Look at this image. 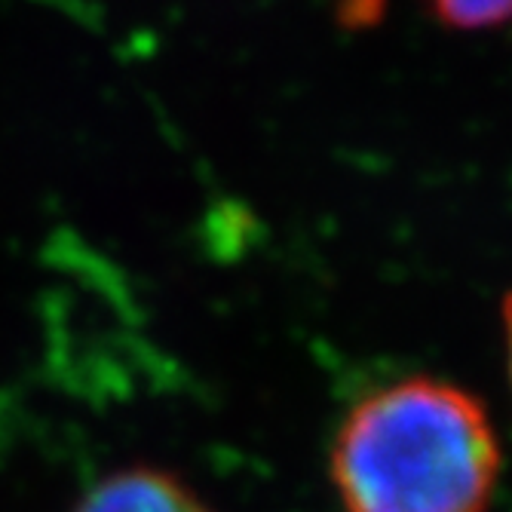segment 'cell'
Masks as SVG:
<instances>
[{
  "label": "cell",
  "mask_w": 512,
  "mask_h": 512,
  "mask_svg": "<svg viewBox=\"0 0 512 512\" xmlns=\"http://www.w3.org/2000/svg\"><path fill=\"white\" fill-rule=\"evenodd\" d=\"M430 7L454 28H491L512 22V0H430Z\"/></svg>",
  "instance_id": "cell-3"
},
{
  "label": "cell",
  "mask_w": 512,
  "mask_h": 512,
  "mask_svg": "<svg viewBox=\"0 0 512 512\" xmlns=\"http://www.w3.org/2000/svg\"><path fill=\"white\" fill-rule=\"evenodd\" d=\"M503 329H506V368H509V384H512V292L503 298Z\"/></svg>",
  "instance_id": "cell-4"
},
{
  "label": "cell",
  "mask_w": 512,
  "mask_h": 512,
  "mask_svg": "<svg viewBox=\"0 0 512 512\" xmlns=\"http://www.w3.org/2000/svg\"><path fill=\"white\" fill-rule=\"evenodd\" d=\"M74 512H215L188 482L157 467H126L105 476Z\"/></svg>",
  "instance_id": "cell-2"
},
{
  "label": "cell",
  "mask_w": 512,
  "mask_h": 512,
  "mask_svg": "<svg viewBox=\"0 0 512 512\" xmlns=\"http://www.w3.org/2000/svg\"><path fill=\"white\" fill-rule=\"evenodd\" d=\"M500 467L485 405L427 375L353 402L329 454L344 512H488Z\"/></svg>",
  "instance_id": "cell-1"
}]
</instances>
